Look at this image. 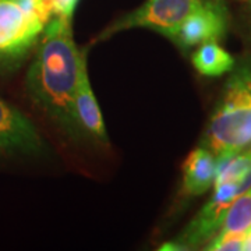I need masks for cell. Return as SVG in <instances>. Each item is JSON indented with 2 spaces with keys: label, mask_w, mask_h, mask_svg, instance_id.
Masks as SVG:
<instances>
[{
  "label": "cell",
  "mask_w": 251,
  "mask_h": 251,
  "mask_svg": "<svg viewBox=\"0 0 251 251\" xmlns=\"http://www.w3.org/2000/svg\"><path fill=\"white\" fill-rule=\"evenodd\" d=\"M84 63L85 56L73 38L72 18H50L36 44L25 88L34 103L70 134L77 133L73 99Z\"/></svg>",
  "instance_id": "obj_1"
},
{
  "label": "cell",
  "mask_w": 251,
  "mask_h": 251,
  "mask_svg": "<svg viewBox=\"0 0 251 251\" xmlns=\"http://www.w3.org/2000/svg\"><path fill=\"white\" fill-rule=\"evenodd\" d=\"M73 120L77 133L87 134L99 143H108V133L102 112L88 80L87 63H84L81 67L73 99Z\"/></svg>",
  "instance_id": "obj_8"
},
{
  "label": "cell",
  "mask_w": 251,
  "mask_h": 251,
  "mask_svg": "<svg viewBox=\"0 0 251 251\" xmlns=\"http://www.w3.org/2000/svg\"><path fill=\"white\" fill-rule=\"evenodd\" d=\"M80 0H38L48 20L52 17L72 18Z\"/></svg>",
  "instance_id": "obj_12"
},
{
  "label": "cell",
  "mask_w": 251,
  "mask_h": 251,
  "mask_svg": "<svg viewBox=\"0 0 251 251\" xmlns=\"http://www.w3.org/2000/svg\"><path fill=\"white\" fill-rule=\"evenodd\" d=\"M48 23L38 0H0V67L21 62Z\"/></svg>",
  "instance_id": "obj_3"
},
{
  "label": "cell",
  "mask_w": 251,
  "mask_h": 251,
  "mask_svg": "<svg viewBox=\"0 0 251 251\" xmlns=\"http://www.w3.org/2000/svg\"><path fill=\"white\" fill-rule=\"evenodd\" d=\"M191 62L196 70L206 77H221L232 72L236 64L233 56L218 45V42H206L198 46Z\"/></svg>",
  "instance_id": "obj_10"
},
{
  "label": "cell",
  "mask_w": 251,
  "mask_h": 251,
  "mask_svg": "<svg viewBox=\"0 0 251 251\" xmlns=\"http://www.w3.org/2000/svg\"><path fill=\"white\" fill-rule=\"evenodd\" d=\"M45 144L34 123L0 98V155H35Z\"/></svg>",
  "instance_id": "obj_7"
},
{
  "label": "cell",
  "mask_w": 251,
  "mask_h": 251,
  "mask_svg": "<svg viewBox=\"0 0 251 251\" xmlns=\"http://www.w3.org/2000/svg\"><path fill=\"white\" fill-rule=\"evenodd\" d=\"M249 188H246L243 183H222L215 186L212 197L206 201L196 218L179 234L176 242L168 244L171 247H163V250L196 249L209 242L219 232L227 208L233 202L234 198Z\"/></svg>",
  "instance_id": "obj_5"
},
{
  "label": "cell",
  "mask_w": 251,
  "mask_h": 251,
  "mask_svg": "<svg viewBox=\"0 0 251 251\" xmlns=\"http://www.w3.org/2000/svg\"><path fill=\"white\" fill-rule=\"evenodd\" d=\"M244 233H216L205 247L211 251H239L243 250Z\"/></svg>",
  "instance_id": "obj_13"
},
{
  "label": "cell",
  "mask_w": 251,
  "mask_h": 251,
  "mask_svg": "<svg viewBox=\"0 0 251 251\" xmlns=\"http://www.w3.org/2000/svg\"><path fill=\"white\" fill-rule=\"evenodd\" d=\"M244 1H247V0H244Z\"/></svg>",
  "instance_id": "obj_15"
},
{
  "label": "cell",
  "mask_w": 251,
  "mask_h": 251,
  "mask_svg": "<svg viewBox=\"0 0 251 251\" xmlns=\"http://www.w3.org/2000/svg\"><path fill=\"white\" fill-rule=\"evenodd\" d=\"M251 226V187L234 198L218 233H244Z\"/></svg>",
  "instance_id": "obj_11"
},
{
  "label": "cell",
  "mask_w": 251,
  "mask_h": 251,
  "mask_svg": "<svg viewBox=\"0 0 251 251\" xmlns=\"http://www.w3.org/2000/svg\"><path fill=\"white\" fill-rule=\"evenodd\" d=\"M243 250L251 251V226L244 232V239H243Z\"/></svg>",
  "instance_id": "obj_14"
},
{
  "label": "cell",
  "mask_w": 251,
  "mask_h": 251,
  "mask_svg": "<svg viewBox=\"0 0 251 251\" xmlns=\"http://www.w3.org/2000/svg\"><path fill=\"white\" fill-rule=\"evenodd\" d=\"M202 0H147L143 6L115 21L99 41L130 28H148L171 38L186 18L201 6Z\"/></svg>",
  "instance_id": "obj_4"
},
{
  "label": "cell",
  "mask_w": 251,
  "mask_h": 251,
  "mask_svg": "<svg viewBox=\"0 0 251 251\" xmlns=\"http://www.w3.org/2000/svg\"><path fill=\"white\" fill-rule=\"evenodd\" d=\"M227 31V9L224 0H202L172 34V39L181 49H190L206 42H218Z\"/></svg>",
  "instance_id": "obj_6"
},
{
  "label": "cell",
  "mask_w": 251,
  "mask_h": 251,
  "mask_svg": "<svg viewBox=\"0 0 251 251\" xmlns=\"http://www.w3.org/2000/svg\"><path fill=\"white\" fill-rule=\"evenodd\" d=\"M181 171L183 191L188 196H201L214 186L216 155L205 147H198L188 153Z\"/></svg>",
  "instance_id": "obj_9"
},
{
  "label": "cell",
  "mask_w": 251,
  "mask_h": 251,
  "mask_svg": "<svg viewBox=\"0 0 251 251\" xmlns=\"http://www.w3.org/2000/svg\"><path fill=\"white\" fill-rule=\"evenodd\" d=\"M202 147L221 156L251 147V57L234 64L202 137Z\"/></svg>",
  "instance_id": "obj_2"
}]
</instances>
